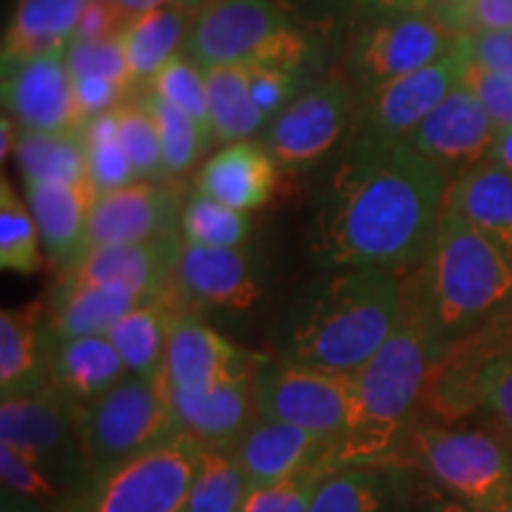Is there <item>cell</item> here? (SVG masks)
I'll list each match as a JSON object with an SVG mask.
<instances>
[{
  "label": "cell",
  "mask_w": 512,
  "mask_h": 512,
  "mask_svg": "<svg viewBox=\"0 0 512 512\" xmlns=\"http://www.w3.org/2000/svg\"><path fill=\"white\" fill-rule=\"evenodd\" d=\"M451 183L411 143L349 150L320 190L311 256L318 268L411 271L430 252Z\"/></svg>",
  "instance_id": "obj_1"
},
{
  "label": "cell",
  "mask_w": 512,
  "mask_h": 512,
  "mask_svg": "<svg viewBox=\"0 0 512 512\" xmlns=\"http://www.w3.org/2000/svg\"><path fill=\"white\" fill-rule=\"evenodd\" d=\"M403 318L401 273L335 268L294 294L278 330L280 358L354 375L394 335Z\"/></svg>",
  "instance_id": "obj_2"
},
{
  "label": "cell",
  "mask_w": 512,
  "mask_h": 512,
  "mask_svg": "<svg viewBox=\"0 0 512 512\" xmlns=\"http://www.w3.org/2000/svg\"><path fill=\"white\" fill-rule=\"evenodd\" d=\"M401 283L403 311L420 320L437 361L512 313V261L448 200L430 252L401 273Z\"/></svg>",
  "instance_id": "obj_3"
},
{
  "label": "cell",
  "mask_w": 512,
  "mask_h": 512,
  "mask_svg": "<svg viewBox=\"0 0 512 512\" xmlns=\"http://www.w3.org/2000/svg\"><path fill=\"white\" fill-rule=\"evenodd\" d=\"M434 363L437 356L425 328L403 311L394 335L351 375V415L347 437L339 444V465L394 463Z\"/></svg>",
  "instance_id": "obj_4"
},
{
  "label": "cell",
  "mask_w": 512,
  "mask_h": 512,
  "mask_svg": "<svg viewBox=\"0 0 512 512\" xmlns=\"http://www.w3.org/2000/svg\"><path fill=\"white\" fill-rule=\"evenodd\" d=\"M181 53L202 69L299 72L309 60L311 43L302 24L271 0H211L192 19Z\"/></svg>",
  "instance_id": "obj_5"
},
{
  "label": "cell",
  "mask_w": 512,
  "mask_h": 512,
  "mask_svg": "<svg viewBox=\"0 0 512 512\" xmlns=\"http://www.w3.org/2000/svg\"><path fill=\"white\" fill-rule=\"evenodd\" d=\"M392 465H411L441 496L489 508L512 491V441L491 427L420 425L408 430Z\"/></svg>",
  "instance_id": "obj_6"
},
{
  "label": "cell",
  "mask_w": 512,
  "mask_h": 512,
  "mask_svg": "<svg viewBox=\"0 0 512 512\" xmlns=\"http://www.w3.org/2000/svg\"><path fill=\"white\" fill-rule=\"evenodd\" d=\"M79 427L91 479L181 434L164 377L147 380L133 373L81 406Z\"/></svg>",
  "instance_id": "obj_7"
},
{
  "label": "cell",
  "mask_w": 512,
  "mask_h": 512,
  "mask_svg": "<svg viewBox=\"0 0 512 512\" xmlns=\"http://www.w3.org/2000/svg\"><path fill=\"white\" fill-rule=\"evenodd\" d=\"M202 444L181 432L166 444L88 479L53 512H183Z\"/></svg>",
  "instance_id": "obj_8"
},
{
  "label": "cell",
  "mask_w": 512,
  "mask_h": 512,
  "mask_svg": "<svg viewBox=\"0 0 512 512\" xmlns=\"http://www.w3.org/2000/svg\"><path fill=\"white\" fill-rule=\"evenodd\" d=\"M460 41L463 36L437 12L401 10L375 17V22L351 41L344 60L347 83L370 93L384 83L430 67Z\"/></svg>",
  "instance_id": "obj_9"
},
{
  "label": "cell",
  "mask_w": 512,
  "mask_h": 512,
  "mask_svg": "<svg viewBox=\"0 0 512 512\" xmlns=\"http://www.w3.org/2000/svg\"><path fill=\"white\" fill-rule=\"evenodd\" d=\"M79 413V403L53 384L36 394L0 401V441L34 458L64 496L79 491L91 479Z\"/></svg>",
  "instance_id": "obj_10"
},
{
  "label": "cell",
  "mask_w": 512,
  "mask_h": 512,
  "mask_svg": "<svg viewBox=\"0 0 512 512\" xmlns=\"http://www.w3.org/2000/svg\"><path fill=\"white\" fill-rule=\"evenodd\" d=\"M470 67L465 36L446 57L430 67L401 76L366 93L354 114L349 150H382L408 143L422 121L463 83Z\"/></svg>",
  "instance_id": "obj_11"
},
{
  "label": "cell",
  "mask_w": 512,
  "mask_h": 512,
  "mask_svg": "<svg viewBox=\"0 0 512 512\" xmlns=\"http://www.w3.org/2000/svg\"><path fill=\"white\" fill-rule=\"evenodd\" d=\"M254 406L256 418L287 422L342 444L351 415V375L264 356L254 375Z\"/></svg>",
  "instance_id": "obj_12"
},
{
  "label": "cell",
  "mask_w": 512,
  "mask_h": 512,
  "mask_svg": "<svg viewBox=\"0 0 512 512\" xmlns=\"http://www.w3.org/2000/svg\"><path fill=\"white\" fill-rule=\"evenodd\" d=\"M354 114V93L347 81H320L271 119L264 145L285 169H306L339 143L354 124Z\"/></svg>",
  "instance_id": "obj_13"
},
{
  "label": "cell",
  "mask_w": 512,
  "mask_h": 512,
  "mask_svg": "<svg viewBox=\"0 0 512 512\" xmlns=\"http://www.w3.org/2000/svg\"><path fill=\"white\" fill-rule=\"evenodd\" d=\"M264 356L235 347L195 311H174L164 380L171 392L200 394L221 384L254 380Z\"/></svg>",
  "instance_id": "obj_14"
},
{
  "label": "cell",
  "mask_w": 512,
  "mask_h": 512,
  "mask_svg": "<svg viewBox=\"0 0 512 512\" xmlns=\"http://www.w3.org/2000/svg\"><path fill=\"white\" fill-rule=\"evenodd\" d=\"M261 290L259 266L245 247H197L183 240L174 268L176 311H245Z\"/></svg>",
  "instance_id": "obj_15"
},
{
  "label": "cell",
  "mask_w": 512,
  "mask_h": 512,
  "mask_svg": "<svg viewBox=\"0 0 512 512\" xmlns=\"http://www.w3.org/2000/svg\"><path fill=\"white\" fill-rule=\"evenodd\" d=\"M181 214V190L166 181H136L105 192L95 197L88 214L81 252L181 235Z\"/></svg>",
  "instance_id": "obj_16"
},
{
  "label": "cell",
  "mask_w": 512,
  "mask_h": 512,
  "mask_svg": "<svg viewBox=\"0 0 512 512\" xmlns=\"http://www.w3.org/2000/svg\"><path fill=\"white\" fill-rule=\"evenodd\" d=\"M183 235L133 245L93 247L64 266L60 285H119L147 304L174 306V268Z\"/></svg>",
  "instance_id": "obj_17"
},
{
  "label": "cell",
  "mask_w": 512,
  "mask_h": 512,
  "mask_svg": "<svg viewBox=\"0 0 512 512\" xmlns=\"http://www.w3.org/2000/svg\"><path fill=\"white\" fill-rule=\"evenodd\" d=\"M67 48V46H64ZM64 48L3 67V105L22 131H81Z\"/></svg>",
  "instance_id": "obj_18"
},
{
  "label": "cell",
  "mask_w": 512,
  "mask_h": 512,
  "mask_svg": "<svg viewBox=\"0 0 512 512\" xmlns=\"http://www.w3.org/2000/svg\"><path fill=\"white\" fill-rule=\"evenodd\" d=\"M498 136L484 105L477 95L460 83L448 98L415 128L411 143L422 157L448 176H460L472 166L489 162L491 147Z\"/></svg>",
  "instance_id": "obj_19"
},
{
  "label": "cell",
  "mask_w": 512,
  "mask_h": 512,
  "mask_svg": "<svg viewBox=\"0 0 512 512\" xmlns=\"http://www.w3.org/2000/svg\"><path fill=\"white\" fill-rule=\"evenodd\" d=\"M249 489L266 486L318 465H339V444L302 427L256 418L230 446Z\"/></svg>",
  "instance_id": "obj_20"
},
{
  "label": "cell",
  "mask_w": 512,
  "mask_h": 512,
  "mask_svg": "<svg viewBox=\"0 0 512 512\" xmlns=\"http://www.w3.org/2000/svg\"><path fill=\"white\" fill-rule=\"evenodd\" d=\"M278 162L264 143L238 140L223 145L197 174V190L238 211H254L271 202L278 188Z\"/></svg>",
  "instance_id": "obj_21"
},
{
  "label": "cell",
  "mask_w": 512,
  "mask_h": 512,
  "mask_svg": "<svg viewBox=\"0 0 512 512\" xmlns=\"http://www.w3.org/2000/svg\"><path fill=\"white\" fill-rule=\"evenodd\" d=\"M50 384V328L41 306L0 313V396L36 394Z\"/></svg>",
  "instance_id": "obj_22"
},
{
  "label": "cell",
  "mask_w": 512,
  "mask_h": 512,
  "mask_svg": "<svg viewBox=\"0 0 512 512\" xmlns=\"http://www.w3.org/2000/svg\"><path fill=\"white\" fill-rule=\"evenodd\" d=\"M408 494L403 465H337L320 482L309 512H406Z\"/></svg>",
  "instance_id": "obj_23"
},
{
  "label": "cell",
  "mask_w": 512,
  "mask_h": 512,
  "mask_svg": "<svg viewBox=\"0 0 512 512\" xmlns=\"http://www.w3.org/2000/svg\"><path fill=\"white\" fill-rule=\"evenodd\" d=\"M169 396L181 432L202 446L230 448L256 420L254 380L221 384L200 394L169 389Z\"/></svg>",
  "instance_id": "obj_24"
},
{
  "label": "cell",
  "mask_w": 512,
  "mask_h": 512,
  "mask_svg": "<svg viewBox=\"0 0 512 512\" xmlns=\"http://www.w3.org/2000/svg\"><path fill=\"white\" fill-rule=\"evenodd\" d=\"M126 373L107 335L57 339L50 332V384L79 406L110 392Z\"/></svg>",
  "instance_id": "obj_25"
},
{
  "label": "cell",
  "mask_w": 512,
  "mask_h": 512,
  "mask_svg": "<svg viewBox=\"0 0 512 512\" xmlns=\"http://www.w3.org/2000/svg\"><path fill=\"white\" fill-rule=\"evenodd\" d=\"M41 242L57 264L69 266L83 249L86 223L98 197L91 178L81 183L24 185Z\"/></svg>",
  "instance_id": "obj_26"
},
{
  "label": "cell",
  "mask_w": 512,
  "mask_h": 512,
  "mask_svg": "<svg viewBox=\"0 0 512 512\" xmlns=\"http://www.w3.org/2000/svg\"><path fill=\"white\" fill-rule=\"evenodd\" d=\"M446 200L512 261V174L482 162L451 183Z\"/></svg>",
  "instance_id": "obj_27"
},
{
  "label": "cell",
  "mask_w": 512,
  "mask_h": 512,
  "mask_svg": "<svg viewBox=\"0 0 512 512\" xmlns=\"http://www.w3.org/2000/svg\"><path fill=\"white\" fill-rule=\"evenodd\" d=\"M86 5L88 0H19L3 38V67L67 46Z\"/></svg>",
  "instance_id": "obj_28"
},
{
  "label": "cell",
  "mask_w": 512,
  "mask_h": 512,
  "mask_svg": "<svg viewBox=\"0 0 512 512\" xmlns=\"http://www.w3.org/2000/svg\"><path fill=\"white\" fill-rule=\"evenodd\" d=\"M192 19L195 12L171 3L136 15L126 24L121 31V46L126 53L131 86L143 81L150 83L171 57L181 53Z\"/></svg>",
  "instance_id": "obj_29"
},
{
  "label": "cell",
  "mask_w": 512,
  "mask_h": 512,
  "mask_svg": "<svg viewBox=\"0 0 512 512\" xmlns=\"http://www.w3.org/2000/svg\"><path fill=\"white\" fill-rule=\"evenodd\" d=\"M143 304V297L119 285H60L48 328L57 339L107 335L117 320Z\"/></svg>",
  "instance_id": "obj_30"
},
{
  "label": "cell",
  "mask_w": 512,
  "mask_h": 512,
  "mask_svg": "<svg viewBox=\"0 0 512 512\" xmlns=\"http://www.w3.org/2000/svg\"><path fill=\"white\" fill-rule=\"evenodd\" d=\"M15 155L24 185L81 183L88 178L86 143L81 131H22Z\"/></svg>",
  "instance_id": "obj_31"
},
{
  "label": "cell",
  "mask_w": 512,
  "mask_h": 512,
  "mask_svg": "<svg viewBox=\"0 0 512 512\" xmlns=\"http://www.w3.org/2000/svg\"><path fill=\"white\" fill-rule=\"evenodd\" d=\"M174 309L166 304H143L107 332L126 370L147 380H162L169 347V323Z\"/></svg>",
  "instance_id": "obj_32"
},
{
  "label": "cell",
  "mask_w": 512,
  "mask_h": 512,
  "mask_svg": "<svg viewBox=\"0 0 512 512\" xmlns=\"http://www.w3.org/2000/svg\"><path fill=\"white\" fill-rule=\"evenodd\" d=\"M207 72L209 128L214 143L228 145L249 140L266 124L249 91V72L242 67H214Z\"/></svg>",
  "instance_id": "obj_33"
},
{
  "label": "cell",
  "mask_w": 512,
  "mask_h": 512,
  "mask_svg": "<svg viewBox=\"0 0 512 512\" xmlns=\"http://www.w3.org/2000/svg\"><path fill=\"white\" fill-rule=\"evenodd\" d=\"M138 102L150 112L157 126L166 178H181L190 169H195L197 159L214 145L209 128H204L200 121L178 110L171 102L159 98L150 88L138 95Z\"/></svg>",
  "instance_id": "obj_34"
},
{
  "label": "cell",
  "mask_w": 512,
  "mask_h": 512,
  "mask_svg": "<svg viewBox=\"0 0 512 512\" xmlns=\"http://www.w3.org/2000/svg\"><path fill=\"white\" fill-rule=\"evenodd\" d=\"M247 494V475L230 448L202 446L183 512H240Z\"/></svg>",
  "instance_id": "obj_35"
},
{
  "label": "cell",
  "mask_w": 512,
  "mask_h": 512,
  "mask_svg": "<svg viewBox=\"0 0 512 512\" xmlns=\"http://www.w3.org/2000/svg\"><path fill=\"white\" fill-rule=\"evenodd\" d=\"M249 223L245 211L230 209L214 197L195 190L183 204L181 235L185 242L197 247H242L249 238Z\"/></svg>",
  "instance_id": "obj_36"
},
{
  "label": "cell",
  "mask_w": 512,
  "mask_h": 512,
  "mask_svg": "<svg viewBox=\"0 0 512 512\" xmlns=\"http://www.w3.org/2000/svg\"><path fill=\"white\" fill-rule=\"evenodd\" d=\"M41 233L31 209L19 200L15 188L0 183V268L19 275H34L41 268Z\"/></svg>",
  "instance_id": "obj_37"
},
{
  "label": "cell",
  "mask_w": 512,
  "mask_h": 512,
  "mask_svg": "<svg viewBox=\"0 0 512 512\" xmlns=\"http://www.w3.org/2000/svg\"><path fill=\"white\" fill-rule=\"evenodd\" d=\"M150 91L162 100L171 102L178 110L190 114L204 128H209L207 72H204L200 64L192 62L190 57H185L183 53L171 57L150 79Z\"/></svg>",
  "instance_id": "obj_38"
},
{
  "label": "cell",
  "mask_w": 512,
  "mask_h": 512,
  "mask_svg": "<svg viewBox=\"0 0 512 512\" xmlns=\"http://www.w3.org/2000/svg\"><path fill=\"white\" fill-rule=\"evenodd\" d=\"M119 110V143L136 169L138 181H169L164 171L162 147H159L157 126L150 112L138 98L121 102Z\"/></svg>",
  "instance_id": "obj_39"
},
{
  "label": "cell",
  "mask_w": 512,
  "mask_h": 512,
  "mask_svg": "<svg viewBox=\"0 0 512 512\" xmlns=\"http://www.w3.org/2000/svg\"><path fill=\"white\" fill-rule=\"evenodd\" d=\"M337 465H318L266 486H252L240 512H309L320 482Z\"/></svg>",
  "instance_id": "obj_40"
},
{
  "label": "cell",
  "mask_w": 512,
  "mask_h": 512,
  "mask_svg": "<svg viewBox=\"0 0 512 512\" xmlns=\"http://www.w3.org/2000/svg\"><path fill=\"white\" fill-rule=\"evenodd\" d=\"M475 399L479 411L512 441V351L486 358L475 373Z\"/></svg>",
  "instance_id": "obj_41"
},
{
  "label": "cell",
  "mask_w": 512,
  "mask_h": 512,
  "mask_svg": "<svg viewBox=\"0 0 512 512\" xmlns=\"http://www.w3.org/2000/svg\"><path fill=\"white\" fill-rule=\"evenodd\" d=\"M0 479H3L5 489L46 503L50 508L64 498L60 486L43 472V467L34 458L5 441H0Z\"/></svg>",
  "instance_id": "obj_42"
},
{
  "label": "cell",
  "mask_w": 512,
  "mask_h": 512,
  "mask_svg": "<svg viewBox=\"0 0 512 512\" xmlns=\"http://www.w3.org/2000/svg\"><path fill=\"white\" fill-rule=\"evenodd\" d=\"M64 60L72 76H105L131 88V76H128V62L121 36L110 41H72L64 48Z\"/></svg>",
  "instance_id": "obj_43"
},
{
  "label": "cell",
  "mask_w": 512,
  "mask_h": 512,
  "mask_svg": "<svg viewBox=\"0 0 512 512\" xmlns=\"http://www.w3.org/2000/svg\"><path fill=\"white\" fill-rule=\"evenodd\" d=\"M86 159H88V178L98 195L126 188L136 183V169L131 159L126 157L124 147L119 140H107V143H86Z\"/></svg>",
  "instance_id": "obj_44"
},
{
  "label": "cell",
  "mask_w": 512,
  "mask_h": 512,
  "mask_svg": "<svg viewBox=\"0 0 512 512\" xmlns=\"http://www.w3.org/2000/svg\"><path fill=\"white\" fill-rule=\"evenodd\" d=\"M463 83L477 95L482 102L486 114L498 131L512 128V79L510 76L489 72V69L479 67L470 60V67L463 76Z\"/></svg>",
  "instance_id": "obj_45"
},
{
  "label": "cell",
  "mask_w": 512,
  "mask_h": 512,
  "mask_svg": "<svg viewBox=\"0 0 512 512\" xmlns=\"http://www.w3.org/2000/svg\"><path fill=\"white\" fill-rule=\"evenodd\" d=\"M249 72V91L266 119L278 117L297 98L299 72L280 67H254Z\"/></svg>",
  "instance_id": "obj_46"
},
{
  "label": "cell",
  "mask_w": 512,
  "mask_h": 512,
  "mask_svg": "<svg viewBox=\"0 0 512 512\" xmlns=\"http://www.w3.org/2000/svg\"><path fill=\"white\" fill-rule=\"evenodd\" d=\"M133 15L119 0H88L83 10L79 27H76V41H110L119 38Z\"/></svg>",
  "instance_id": "obj_47"
},
{
  "label": "cell",
  "mask_w": 512,
  "mask_h": 512,
  "mask_svg": "<svg viewBox=\"0 0 512 512\" xmlns=\"http://www.w3.org/2000/svg\"><path fill=\"white\" fill-rule=\"evenodd\" d=\"M128 93L126 86L105 79V76H74V100L79 110L81 126L100 114L114 110L124 102Z\"/></svg>",
  "instance_id": "obj_48"
},
{
  "label": "cell",
  "mask_w": 512,
  "mask_h": 512,
  "mask_svg": "<svg viewBox=\"0 0 512 512\" xmlns=\"http://www.w3.org/2000/svg\"><path fill=\"white\" fill-rule=\"evenodd\" d=\"M444 19L460 36L475 31L512 29V0H470Z\"/></svg>",
  "instance_id": "obj_49"
},
{
  "label": "cell",
  "mask_w": 512,
  "mask_h": 512,
  "mask_svg": "<svg viewBox=\"0 0 512 512\" xmlns=\"http://www.w3.org/2000/svg\"><path fill=\"white\" fill-rule=\"evenodd\" d=\"M465 46L479 67L512 79V29L475 31L465 36Z\"/></svg>",
  "instance_id": "obj_50"
},
{
  "label": "cell",
  "mask_w": 512,
  "mask_h": 512,
  "mask_svg": "<svg viewBox=\"0 0 512 512\" xmlns=\"http://www.w3.org/2000/svg\"><path fill=\"white\" fill-rule=\"evenodd\" d=\"M304 29L332 27L339 17L356 8V0H271Z\"/></svg>",
  "instance_id": "obj_51"
},
{
  "label": "cell",
  "mask_w": 512,
  "mask_h": 512,
  "mask_svg": "<svg viewBox=\"0 0 512 512\" xmlns=\"http://www.w3.org/2000/svg\"><path fill=\"white\" fill-rule=\"evenodd\" d=\"M422 512H512V491L505 494L501 501L489 505V508H470V505H463L458 501H451V498L441 496L434 505H427Z\"/></svg>",
  "instance_id": "obj_52"
},
{
  "label": "cell",
  "mask_w": 512,
  "mask_h": 512,
  "mask_svg": "<svg viewBox=\"0 0 512 512\" xmlns=\"http://www.w3.org/2000/svg\"><path fill=\"white\" fill-rule=\"evenodd\" d=\"M0 512H53L46 503H38L34 498H27L17 491H10L3 486V496H0Z\"/></svg>",
  "instance_id": "obj_53"
},
{
  "label": "cell",
  "mask_w": 512,
  "mask_h": 512,
  "mask_svg": "<svg viewBox=\"0 0 512 512\" xmlns=\"http://www.w3.org/2000/svg\"><path fill=\"white\" fill-rule=\"evenodd\" d=\"M411 5V0H356V10L370 19L392 15V12H401Z\"/></svg>",
  "instance_id": "obj_54"
},
{
  "label": "cell",
  "mask_w": 512,
  "mask_h": 512,
  "mask_svg": "<svg viewBox=\"0 0 512 512\" xmlns=\"http://www.w3.org/2000/svg\"><path fill=\"white\" fill-rule=\"evenodd\" d=\"M489 162L501 166V169L512 174V128H505V131H498L494 140V147H491Z\"/></svg>",
  "instance_id": "obj_55"
},
{
  "label": "cell",
  "mask_w": 512,
  "mask_h": 512,
  "mask_svg": "<svg viewBox=\"0 0 512 512\" xmlns=\"http://www.w3.org/2000/svg\"><path fill=\"white\" fill-rule=\"evenodd\" d=\"M465 3H470V0H411V5H408L406 10H425L437 12L441 17H448L463 8Z\"/></svg>",
  "instance_id": "obj_56"
},
{
  "label": "cell",
  "mask_w": 512,
  "mask_h": 512,
  "mask_svg": "<svg viewBox=\"0 0 512 512\" xmlns=\"http://www.w3.org/2000/svg\"><path fill=\"white\" fill-rule=\"evenodd\" d=\"M17 138L19 136H17L15 119H12L10 114L5 112L3 117H0V140H3V143H0V157H3V162H5V159H8L10 152H15Z\"/></svg>",
  "instance_id": "obj_57"
},
{
  "label": "cell",
  "mask_w": 512,
  "mask_h": 512,
  "mask_svg": "<svg viewBox=\"0 0 512 512\" xmlns=\"http://www.w3.org/2000/svg\"><path fill=\"white\" fill-rule=\"evenodd\" d=\"M119 3L124 5L133 17H136V15H143L147 10H155V8H162V5L176 3V0H119Z\"/></svg>",
  "instance_id": "obj_58"
},
{
  "label": "cell",
  "mask_w": 512,
  "mask_h": 512,
  "mask_svg": "<svg viewBox=\"0 0 512 512\" xmlns=\"http://www.w3.org/2000/svg\"><path fill=\"white\" fill-rule=\"evenodd\" d=\"M176 3H178V5H183L185 10L195 12V15H197V12H200L207 3H211V0H176Z\"/></svg>",
  "instance_id": "obj_59"
}]
</instances>
